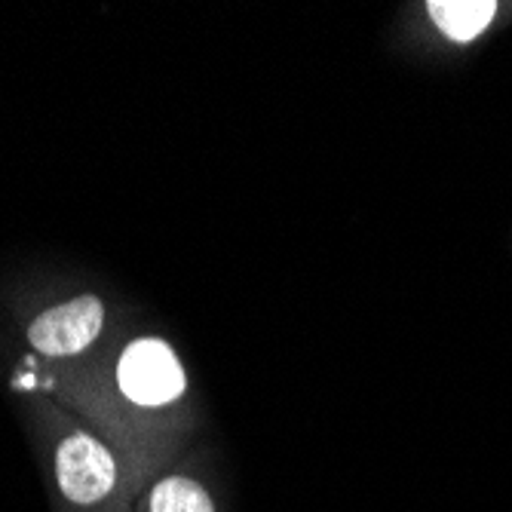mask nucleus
<instances>
[{
  "instance_id": "nucleus-4",
  "label": "nucleus",
  "mask_w": 512,
  "mask_h": 512,
  "mask_svg": "<svg viewBox=\"0 0 512 512\" xmlns=\"http://www.w3.org/2000/svg\"><path fill=\"white\" fill-rule=\"evenodd\" d=\"M135 512H218V506L200 479L166 473L138 494Z\"/></svg>"
},
{
  "instance_id": "nucleus-5",
  "label": "nucleus",
  "mask_w": 512,
  "mask_h": 512,
  "mask_svg": "<svg viewBox=\"0 0 512 512\" xmlns=\"http://www.w3.org/2000/svg\"><path fill=\"white\" fill-rule=\"evenodd\" d=\"M427 13L448 40L470 43L494 22L497 4L494 0H430Z\"/></svg>"
},
{
  "instance_id": "nucleus-1",
  "label": "nucleus",
  "mask_w": 512,
  "mask_h": 512,
  "mask_svg": "<svg viewBox=\"0 0 512 512\" xmlns=\"http://www.w3.org/2000/svg\"><path fill=\"white\" fill-rule=\"evenodd\" d=\"M68 402L117 451L135 494L163 476L188 433V375L160 335L129 338L105 368L71 381Z\"/></svg>"
},
{
  "instance_id": "nucleus-3",
  "label": "nucleus",
  "mask_w": 512,
  "mask_h": 512,
  "mask_svg": "<svg viewBox=\"0 0 512 512\" xmlns=\"http://www.w3.org/2000/svg\"><path fill=\"white\" fill-rule=\"evenodd\" d=\"M105 301L99 295H74L53 307H43L25 329L31 350L40 359L68 362L96 347L105 332Z\"/></svg>"
},
{
  "instance_id": "nucleus-2",
  "label": "nucleus",
  "mask_w": 512,
  "mask_h": 512,
  "mask_svg": "<svg viewBox=\"0 0 512 512\" xmlns=\"http://www.w3.org/2000/svg\"><path fill=\"white\" fill-rule=\"evenodd\" d=\"M31 427L56 512H135V488L117 451L56 402H34Z\"/></svg>"
}]
</instances>
